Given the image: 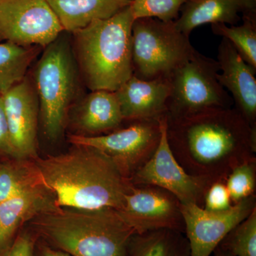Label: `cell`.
Masks as SVG:
<instances>
[{
	"instance_id": "1",
	"label": "cell",
	"mask_w": 256,
	"mask_h": 256,
	"mask_svg": "<svg viewBox=\"0 0 256 256\" xmlns=\"http://www.w3.org/2000/svg\"><path fill=\"white\" fill-rule=\"evenodd\" d=\"M166 138L185 171L210 182L225 181L236 166L256 159V128L232 108L166 117Z\"/></svg>"
},
{
	"instance_id": "2",
	"label": "cell",
	"mask_w": 256,
	"mask_h": 256,
	"mask_svg": "<svg viewBox=\"0 0 256 256\" xmlns=\"http://www.w3.org/2000/svg\"><path fill=\"white\" fill-rule=\"evenodd\" d=\"M75 146L64 154L34 160L56 205L78 210H120L132 184L100 151Z\"/></svg>"
},
{
	"instance_id": "3",
	"label": "cell",
	"mask_w": 256,
	"mask_h": 256,
	"mask_svg": "<svg viewBox=\"0 0 256 256\" xmlns=\"http://www.w3.org/2000/svg\"><path fill=\"white\" fill-rule=\"evenodd\" d=\"M28 227L54 248L72 256H128L136 230L114 208L56 206L30 220Z\"/></svg>"
},
{
	"instance_id": "4",
	"label": "cell",
	"mask_w": 256,
	"mask_h": 256,
	"mask_svg": "<svg viewBox=\"0 0 256 256\" xmlns=\"http://www.w3.org/2000/svg\"><path fill=\"white\" fill-rule=\"evenodd\" d=\"M131 4L112 18L74 32L84 82L92 92H114L133 75Z\"/></svg>"
},
{
	"instance_id": "5",
	"label": "cell",
	"mask_w": 256,
	"mask_h": 256,
	"mask_svg": "<svg viewBox=\"0 0 256 256\" xmlns=\"http://www.w3.org/2000/svg\"><path fill=\"white\" fill-rule=\"evenodd\" d=\"M35 68V90L44 132L56 140L62 136L76 88V68L68 41L60 36L45 47Z\"/></svg>"
},
{
	"instance_id": "6",
	"label": "cell",
	"mask_w": 256,
	"mask_h": 256,
	"mask_svg": "<svg viewBox=\"0 0 256 256\" xmlns=\"http://www.w3.org/2000/svg\"><path fill=\"white\" fill-rule=\"evenodd\" d=\"M195 50L190 36L178 31L174 22L146 18L133 22L132 70L139 79L168 78Z\"/></svg>"
},
{
	"instance_id": "7",
	"label": "cell",
	"mask_w": 256,
	"mask_h": 256,
	"mask_svg": "<svg viewBox=\"0 0 256 256\" xmlns=\"http://www.w3.org/2000/svg\"><path fill=\"white\" fill-rule=\"evenodd\" d=\"M216 60L194 50L191 56L170 74V92L166 117L178 118L216 108H229L232 96L218 80Z\"/></svg>"
},
{
	"instance_id": "8",
	"label": "cell",
	"mask_w": 256,
	"mask_h": 256,
	"mask_svg": "<svg viewBox=\"0 0 256 256\" xmlns=\"http://www.w3.org/2000/svg\"><path fill=\"white\" fill-rule=\"evenodd\" d=\"M162 117V116H161ZM128 127L96 136L72 134L69 142L75 146H90L105 154L124 178L133 174L154 154L161 137L160 118L130 121Z\"/></svg>"
},
{
	"instance_id": "9",
	"label": "cell",
	"mask_w": 256,
	"mask_h": 256,
	"mask_svg": "<svg viewBox=\"0 0 256 256\" xmlns=\"http://www.w3.org/2000/svg\"><path fill=\"white\" fill-rule=\"evenodd\" d=\"M64 32L47 0H0V42L45 48Z\"/></svg>"
},
{
	"instance_id": "10",
	"label": "cell",
	"mask_w": 256,
	"mask_h": 256,
	"mask_svg": "<svg viewBox=\"0 0 256 256\" xmlns=\"http://www.w3.org/2000/svg\"><path fill=\"white\" fill-rule=\"evenodd\" d=\"M161 137L159 144L148 161L133 174L132 184L153 185L166 190L181 204H195L203 207L208 180L188 174L178 162L166 138V114L160 118Z\"/></svg>"
},
{
	"instance_id": "11",
	"label": "cell",
	"mask_w": 256,
	"mask_h": 256,
	"mask_svg": "<svg viewBox=\"0 0 256 256\" xmlns=\"http://www.w3.org/2000/svg\"><path fill=\"white\" fill-rule=\"evenodd\" d=\"M117 210L136 234L164 228L184 234L181 202L164 188L132 184Z\"/></svg>"
},
{
	"instance_id": "12",
	"label": "cell",
	"mask_w": 256,
	"mask_h": 256,
	"mask_svg": "<svg viewBox=\"0 0 256 256\" xmlns=\"http://www.w3.org/2000/svg\"><path fill=\"white\" fill-rule=\"evenodd\" d=\"M256 208V195L224 212H210L195 204H181L191 256H210L229 232Z\"/></svg>"
},
{
	"instance_id": "13",
	"label": "cell",
	"mask_w": 256,
	"mask_h": 256,
	"mask_svg": "<svg viewBox=\"0 0 256 256\" xmlns=\"http://www.w3.org/2000/svg\"><path fill=\"white\" fill-rule=\"evenodd\" d=\"M10 137L18 159L37 156V126L40 114L36 90L25 77L2 95Z\"/></svg>"
},
{
	"instance_id": "14",
	"label": "cell",
	"mask_w": 256,
	"mask_h": 256,
	"mask_svg": "<svg viewBox=\"0 0 256 256\" xmlns=\"http://www.w3.org/2000/svg\"><path fill=\"white\" fill-rule=\"evenodd\" d=\"M218 80L232 94L235 108L256 128V69L244 62L232 44L222 38L218 48Z\"/></svg>"
},
{
	"instance_id": "15",
	"label": "cell",
	"mask_w": 256,
	"mask_h": 256,
	"mask_svg": "<svg viewBox=\"0 0 256 256\" xmlns=\"http://www.w3.org/2000/svg\"><path fill=\"white\" fill-rule=\"evenodd\" d=\"M168 78L144 80L132 75L114 92L124 120L156 119L166 114Z\"/></svg>"
},
{
	"instance_id": "16",
	"label": "cell",
	"mask_w": 256,
	"mask_h": 256,
	"mask_svg": "<svg viewBox=\"0 0 256 256\" xmlns=\"http://www.w3.org/2000/svg\"><path fill=\"white\" fill-rule=\"evenodd\" d=\"M256 0H190L183 5L174 24L186 36L206 24L236 25L242 16H255Z\"/></svg>"
},
{
	"instance_id": "17",
	"label": "cell",
	"mask_w": 256,
	"mask_h": 256,
	"mask_svg": "<svg viewBox=\"0 0 256 256\" xmlns=\"http://www.w3.org/2000/svg\"><path fill=\"white\" fill-rule=\"evenodd\" d=\"M56 206L54 197L44 184L0 203V254L11 245L25 224Z\"/></svg>"
},
{
	"instance_id": "18",
	"label": "cell",
	"mask_w": 256,
	"mask_h": 256,
	"mask_svg": "<svg viewBox=\"0 0 256 256\" xmlns=\"http://www.w3.org/2000/svg\"><path fill=\"white\" fill-rule=\"evenodd\" d=\"M75 124L82 136H96L119 129L124 120L114 92L94 90L77 109Z\"/></svg>"
},
{
	"instance_id": "19",
	"label": "cell",
	"mask_w": 256,
	"mask_h": 256,
	"mask_svg": "<svg viewBox=\"0 0 256 256\" xmlns=\"http://www.w3.org/2000/svg\"><path fill=\"white\" fill-rule=\"evenodd\" d=\"M64 32H74L96 20H106L132 4V0H47Z\"/></svg>"
},
{
	"instance_id": "20",
	"label": "cell",
	"mask_w": 256,
	"mask_h": 256,
	"mask_svg": "<svg viewBox=\"0 0 256 256\" xmlns=\"http://www.w3.org/2000/svg\"><path fill=\"white\" fill-rule=\"evenodd\" d=\"M128 256H191V252L184 234L164 228L134 234Z\"/></svg>"
},
{
	"instance_id": "21",
	"label": "cell",
	"mask_w": 256,
	"mask_h": 256,
	"mask_svg": "<svg viewBox=\"0 0 256 256\" xmlns=\"http://www.w3.org/2000/svg\"><path fill=\"white\" fill-rule=\"evenodd\" d=\"M44 184L34 160H0V203Z\"/></svg>"
},
{
	"instance_id": "22",
	"label": "cell",
	"mask_w": 256,
	"mask_h": 256,
	"mask_svg": "<svg viewBox=\"0 0 256 256\" xmlns=\"http://www.w3.org/2000/svg\"><path fill=\"white\" fill-rule=\"evenodd\" d=\"M40 46H22L11 42L0 43V94L4 95L11 88L26 77L30 64Z\"/></svg>"
},
{
	"instance_id": "23",
	"label": "cell",
	"mask_w": 256,
	"mask_h": 256,
	"mask_svg": "<svg viewBox=\"0 0 256 256\" xmlns=\"http://www.w3.org/2000/svg\"><path fill=\"white\" fill-rule=\"evenodd\" d=\"M240 26L214 24L213 33L228 40L244 62L256 69V16H242Z\"/></svg>"
},
{
	"instance_id": "24",
	"label": "cell",
	"mask_w": 256,
	"mask_h": 256,
	"mask_svg": "<svg viewBox=\"0 0 256 256\" xmlns=\"http://www.w3.org/2000/svg\"><path fill=\"white\" fill-rule=\"evenodd\" d=\"M218 246L234 256H256V208L229 232Z\"/></svg>"
},
{
	"instance_id": "25",
	"label": "cell",
	"mask_w": 256,
	"mask_h": 256,
	"mask_svg": "<svg viewBox=\"0 0 256 256\" xmlns=\"http://www.w3.org/2000/svg\"><path fill=\"white\" fill-rule=\"evenodd\" d=\"M225 183L233 204L256 195V159L236 166L227 176Z\"/></svg>"
},
{
	"instance_id": "26",
	"label": "cell",
	"mask_w": 256,
	"mask_h": 256,
	"mask_svg": "<svg viewBox=\"0 0 256 256\" xmlns=\"http://www.w3.org/2000/svg\"><path fill=\"white\" fill-rule=\"evenodd\" d=\"M190 0H132L134 20L156 18L162 22H174L180 16L183 5Z\"/></svg>"
},
{
	"instance_id": "27",
	"label": "cell",
	"mask_w": 256,
	"mask_h": 256,
	"mask_svg": "<svg viewBox=\"0 0 256 256\" xmlns=\"http://www.w3.org/2000/svg\"><path fill=\"white\" fill-rule=\"evenodd\" d=\"M224 180L210 184L204 198L203 208L210 212H224L233 206Z\"/></svg>"
},
{
	"instance_id": "28",
	"label": "cell",
	"mask_w": 256,
	"mask_h": 256,
	"mask_svg": "<svg viewBox=\"0 0 256 256\" xmlns=\"http://www.w3.org/2000/svg\"><path fill=\"white\" fill-rule=\"evenodd\" d=\"M38 237L28 227L22 228L14 240L0 256H34Z\"/></svg>"
},
{
	"instance_id": "29",
	"label": "cell",
	"mask_w": 256,
	"mask_h": 256,
	"mask_svg": "<svg viewBox=\"0 0 256 256\" xmlns=\"http://www.w3.org/2000/svg\"><path fill=\"white\" fill-rule=\"evenodd\" d=\"M16 158L5 116L2 96L0 95V160Z\"/></svg>"
},
{
	"instance_id": "30",
	"label": "cell",
	"mask_w": 256,
	"mask_h": 256,
	"mask_svg": "<svg viewBox=\"0 0 256 256\" xmlns=\"http://www.w3.org/2000/svg\"><path fill=\"white\" fill-rule=\"evenodd\" d=\"M34 256H72L67 252H62L58 249L50 247L48 244L41 240L37 238L36 244H35L34 252Z\"/></svg>"
},
{
	"instance_id": "31",
	"label": "cell",
	"mask_w": 256,
	"mask_h": 256,
	"mask_svg": "<svg viewBox=\"0 0 256 256\" xmlns=\"http://www.w3.org/2000/svg\"><path fill=\"white\" fill-rule=\"evenodd\" d=\"M213 254L214 256H234L233 255H232L230 252H226V250L222 248L220 246L217 247L215 249Z\"/></svg>"
},
{
	"instance_id": "32",
	"label": "cell",
	"mask_w": 256,
	"mask_h": 256,
	"mask_svg": "<svg viewBox=\"0 0 256 256\" xmlns=\"http://www.w3.org/2000/svg\"><path fill=\"white\" fill-rule=\"evenodd\" d=\"M0 95H1V94H0Z\"/></svg>"
}]
</instances>
